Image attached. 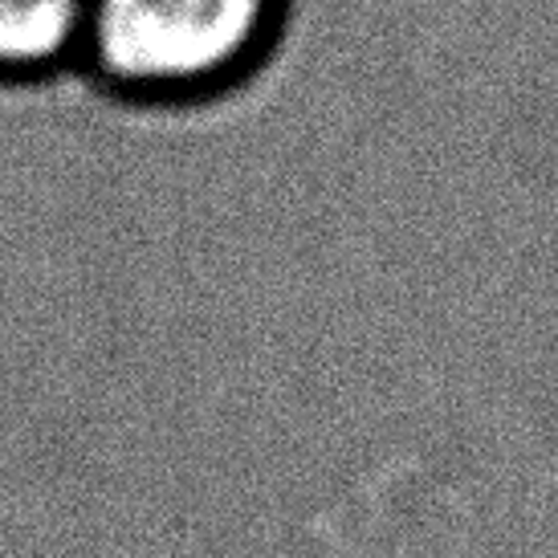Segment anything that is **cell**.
<instances>
[{
  "label": "cell",
  "instance_id": "7a4b0ae2",
  "mask_svg": "<svg viewBox=\"0 0 558 558\" xmlns=\"http://www.w3.org/2000/svg\"><path fill=\"white\" fill-rule=\"evenodd\" d=\"M90 0H0V90L78 74Z\"/></svg>",
  "mask_w": 558,
  "mask_h": 558
},
{
  "label": "cell",
  "instance_id": "6da1fadb",
  "mask_svg": "<svg viewBox=\"0 0 558 558\" xmlns=\"http://www.w3.org/2000/svg\"><path fill=\"white\" fill-rule=\"evenodd\" d=\"M290 21L294 0H90L78 74L119 107H213L262 78Z\"/></svg>",
  "mask_w": 558,
  "mask_h": 558
}]
</instances>
